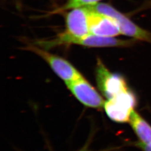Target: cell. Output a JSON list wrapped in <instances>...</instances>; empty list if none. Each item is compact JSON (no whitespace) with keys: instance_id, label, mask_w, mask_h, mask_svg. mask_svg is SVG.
Segmentation results:
<instances>
[{"instance_id":"cell-1","label":"cell","mask_w":151,"mask_h":151,"mask_svg":"<svg viewBox=\"0 0 151 151\" xmlns=\"http://www.w3.org/2000/svg\"><path fill=\"white\" fill-rule=\"evenodd\" d=\"M135 39L122 40L114 37H104L93 34H88L83 37H75L65 32L50 42H44L43 45L49 48L56 45L63 44H74L87 47H122L132 45Z\"/></svg>"},{"instance_id":"cell-2","label":"cell","mask_w":151,"mask_h":151,"mask_svg":"<svg viewBox=\"0 0 151 151\" xmlns=\"http://www.w3.org/2000/svg\"><path fill=\"white\" fill-rule=\"evenodd\" d=\"M88 9L113 18L119 26L122 34L151 43V32L139 27L128 17L112 6L106 4H95L86 6Z\"/></svg>"},{"instance_id":"cell-3","label":"cell","mask_w":151,"mask_h":151,"mask_svg":"<svg viewBox=\"0 0 151 151\" xmlns=\"http://www.w3.org/2000/svg\"><path fill=\"white\" fill-rule=\"evenodd\" d=\"M137 100L130 90L105 101L104 108L108 117L114 122L129 123L131 114L135 110Z\"/></svg>"},{"instance_id":"cell-4","label":"cell","mask_w":151,"mask_h":151,"mask_svg":"<svg viewBox=\"0 0 151 151\" xmlns=\"http://www.w3.org/2000/svg\"><path fill=\"white\" fill-rule=\"evenodd\" d=\"M96 79L99 89L107 100L129 90L124 77L110 72L100 60H97Z\"/></svg>"},{"instance_id":"cell-5","label":"cell","mask_w":151,"mask_h":151,"mask_svg":"<svg viewBox=\"0 0 151 151\" xmlns=\"http://www.w3.org/2000/svg\"><path fill=\"white\" fill-rule=\"evenodd\" d=\"M29 49L42 58L50 65L54 73L65 81V83L83 77L80 72L68 61L59 56L35 46H30Z\"/></svg>"},{"instance_id":"cell-6","label":"cell","mask_w":151,"mask_h":151,"mask_svg":"<svg viewBox=\"0 0 151 151\" xmlns=\"http://www.w3.org/2000/svg\"><path fill=\"white\" fill-rule=\"evenodd\" d=\"M67 88L83 105L89 108L104 107L105 101L83 77L65 83Z\"/></svg>"},{"instance_id":"cell-7","label":"cell","mask_w":151,"mask_h":151,"mask_svg":"<svg viewBox=\"0 0 151 151\" xmlns=\"http://www.w3.org/2000/svg\"><path fill=\"white\" fill-rule=\"evenodd\" d=\"M88 9L91 34L104 37H114L122 34L118 25L113 18Z\"/></svg>"},{"instance_id":"cell-8","label":"cell","mask_w":151,"mask_h":151,"mask_svg":"<svg viewBox=\"0 0 151 151\" xmlns=\"http://www.w3.org/2000/svg\"><path fill=\"white\" fill-rule=\"evenodd\" d=\"M66 32L75 37L90 34L89 30V9L86 7L74 9L66 17Z\"/></svg>"},{"instance_id":"cell-9","label":"cell","mask_w":151,"mask_h":151,"mask_svg":"<svg viewBox=\"0 0 151 151\" xmlns=\"http://www.w3.org/2000/svg\"><path fill=\"white\" fill-rule=\"evenodd\" d=\"M129 123L138 142L146 145H151V125L135 110L131 114Z\"/></svg>"},{"instance_id":"cell-10","label":"cell","mask_w":151,"mask_h":151,"mask_svg":"<svg viewBox=\"0 0 151 151\" xmlns=\"http://www.w3.org/2000/svg\"><path fill=\"white\" fill-rule=\"evenodd\" d=\"M100 0H69L65 5L63 10L74 9L81 7L82 6H87L97 4V2Z\"/></svg>"},{"instance_id":"cell-11","label":"cell","mask_w":151,"mask_h":151,"mask_svg":"<svg viewBox=\"0 0 151 151\" xmlns=\"http://www.w3.org/2000/svg\"><path fill=\"white\" fill-rule=\"evenodd\" d=\"M135 146H137L143 151H151V145H146L141 143L139 142H138L135 143Z\"/></svg>"},{"instance_id":"cell-12","label":"cell","mask_w":151,"mask_h":151,"mask_svg":"<svg viewBox=\"0 0 151 151\" xmlns=\"http://www.w3.org/2000/svg\"><path fill=\"white\" fill-rule=\"evenodd\" d=\"M88 146H89V144H86V145L83 146L81 149H80L79 151H93L91 150H89L88 149ZM109 151L108 150H101V151Z\"/></svg>"}]
</instances>
